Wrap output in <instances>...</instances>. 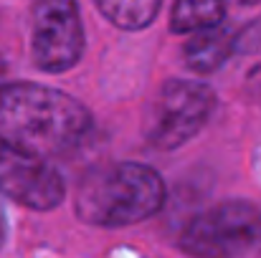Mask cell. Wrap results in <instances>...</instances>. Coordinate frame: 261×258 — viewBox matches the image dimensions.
I'll use <instances>...</instances> for the list:
<instances>
[{"label": "cell", "instance_id": "8fae6325", "mask_svg": "<svg viewBox=\"0 0 261 258\" xmlns=\"http://www.w3.org/2000/svg\"><path fill=\"white\" fill-rule=\"evenodd\" d=\"M246 96L261 106V64H256L251 71H249V76H246Z\"/></svg>", "mask_w": 261, "mask_h": 258}, {"label": "cell", "instance_id": "5b68a950", "mask_svg": "<svg viewBox=\"0 0 261 258\" xmlns=\"http://www.w3.org/2000/svg\"><path fill=\"white\" fill-rule=\"evenodd\" d=\"M33 64L48 74L74 69L84 53V25L76 0H36L31 15Z\"/></svg>", "mask_w": 261, "mask_h": 258}, {"label": "cell", "instance_id": "ba28073f", "mask_svg": "<svg viewBox=\"0 0 261 258\" xmlns=\"http://www.w3.org/2000/svg\"><path fill=\"white\" fill-rule=\"evenodd\" d=\"M226 18V0H175L170 10L173 33H195L221 25Z\"/></svg>", "mask_w": 261, "mask_h": 258}, {"label": "cell", "instance_id": "7a4b0ae2", "mask_svg": "<svg viewBox=\"0 0 261 258\" xmlns=\"http://www.w3.org/2000/svg\"><path fill=\"white\" fill-rule=\"evenodd\" d=\"M74 205L79 220L89 225H135L163 210L165 182L158 170L140 162L104 165L82 180Z\"/></svg>", "mask_w": 261, "mask_h": 258}, {"label": "cell", "instance_id": "277c9868", "mask_svg": "<svg viewBox=\"0 0 261 258\" xmlns=\"http://www.w3.org/2000/svg\"><path fill=\"white\" fill-rule=\"evenodd\" d=\"M216 109V91L203 81L173 79L160 89L147 129V142L158 150H175L193 139Z\"/></svg>", "mask_w": 261, "mask_h": 258}, {"label": "cell", "instance_id": "30bf717a", "mask_svg": "<svg viewBox=\"0 0 261 258\" xmlns=\"http://www.w3.org/2000/svg\"><path fill=\"white\" fill-rule=\"evenodd\" d=\"M233 51L244 56H261V15L256 20L246 23L236 38H233Z\"/></svg>", "mask_w": 261, "mask_h": 258}, {"label": "cell", "instance_id": "9c48e42d", "mask_svg": "<svg viewBox=\"0 0 261 258\" xmlns=\"http://www.w3.org/2000/svg\"><path fill=\"white\" fill-rule=\"evenodd\" d=\"M99 13L122 31H142L155 23L163 0H94Z\"/></svg>", "mask_w": 261, "mask_h": 258}, {"label": "cell", "instance_id": "6da1fadb", "mask_svg": "<svg viewBox=\"0 0 261 258\" xmlns=\"http://www.w3.org/2000/svg\"><path fill=\"white\" fill-rule=\"evenodd\" d=\"M91 111L71 94L43 84L0 86V139L36 157L76 150L91 132Z\"/></svg>", "mask_w": 261, "mask_h": 258}, {"label": "cell", "instance_id": "52a82bcc", "mask_svg": "<svg viewBox=\"0 0 261 258\" xmlns=\"http://www.w3.org/2000/svg\"><path fill=\"white\" fill-rule=\"evenodd\" d=\"M233 38L236 33L231 28H226L223 23L221 25H213V28H203V31H195L193 38L185 41L182 46V56H185V66L193 71V74H213L218 71L233 51Z\"/></svg>", "mask_w": 261, "mask_h": 258}, {"label": "cell", "instance_id": "8992f818", "mask_svg": "<svg viewBox=\"0 0 261 258\" xmlns=\"http://www.w3.org/2000/svg\"><path fill=\"white\" fill-rule=\"evenodd\" d=\"M0 192L31 210H54L64 200V177L43 157L0 139Z\"/></svg>", "mask_w": 261, "mask_h": 258}, {"label": "cell", "instance_id": "7c38bea8", "mask_svg": "<svg viewBox=\"0 0 261 258\" xmlns=\"http://www.w3.org/2000/svg\"><path fill=\"white\" fill-rule=\"evenodd\" d=\"M5 231H8V225H5V213H3V208H0V246L5 243Z\"/></svg>", "mask_w": 261, "mask_h": 258}, {"label": "cell", "instance_id": "3957f363", "mask_svg": "<svg viewBox=\"0 0 261 258\" xmlns=\"http://www.w3.org/2000/svg\"><path fill=\"white\" fill-rule=\"evenodd\" d=\"M261 241V208L226 200L198 213L180 233V248L193 258H241Z\"/></svg>", "mask_w": 261, "mask_h": 258}]
</instances>
